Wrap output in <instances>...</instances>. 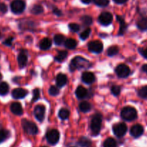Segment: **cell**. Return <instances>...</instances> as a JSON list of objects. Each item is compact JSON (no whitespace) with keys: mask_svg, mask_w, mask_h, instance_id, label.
I'll use <instances>...</instances> for the list:
<instances>
[{"mask_svg":"<svg viewBox=\"0 0 147 147\" xmlns=\"http://www.w3.org/2000/svg\"><path fill=\"white\" fill-rule=\"evenodd\" d=\"M18 64L20 68H23L26 66L27 62H28V56L25 51H22L18 55Z\"/></svg>","mask_w":147,"mask_h":147,"instance_id":"9a60e30c","label":"cell"},{"mask_svg":"<svg viewBox=\"0 0 147 147\" xmlns=\"http://www.w3.org/2000/svg\"><path fill=\"white\" fill-rule=\"evenodd\" d=\"M121 118L123 120L127 121H132L136 119L137 116V111L134 107H131V106H127L125 107L122 110H121Z\"/></svg>","mask_w":147,"mask_h":147,"instance_id":"7a4b0ae2","label":"cell"},{"mask_svg":"<svg viewBox=\"0 0 147 147\" xmlns=\"http://www.w3.org/2000/svg\"><path fill=\"white\" fill-rule=\"evenodd\" d=\"M9 136V132L6 130H0V143L3 142Z\"/></svg>","mask_w":147,"mask_h":147,"instance_id":"e575fe53","label":"cell"},{"mask_svg":"<svg viewBox=\"0 0 147 147\" xmlns=\"http://www.w3.org/2000/svg\"><path fill=\"white\" fill-rule=\"evenodd\" d=\"M82 2L84 4H86V5H88V4H90L92 2H93V0H81Z\"/></svg>","mask_w":147,"mask_h":147,"instance_id":"bcb514c9","label":"cell"},{"mask_svg":"<svg viewBox=\"0 0 147 147\" xmlns=\"http://www.w3.org/2000/svg\"><path fill=\"white\" fill-rule=\"evenodd\" d=\"M114 2L117 4H120V5H122V4L125 3V2L128 1V0H113Z\"/></svg>","mask_w":147,"mask_h":147,"instance_id":"ee69618b","label":"cell"},{"mask_svg":"<svg viewBox=\"0 0 147 147\" xmlns=\"http://www.w3.org/2000/svg\"><path fill=\"white\" fill-rule=\"evenodd\" d=\"M94 3L99 7H106L109 5V0H93Z\"/></svg>","mask_w":147,"mask_h":147,"instance_id":"836d02e7","label":"cell"},{"mask_svg":"<svg viewBox=\"0 0 147 147\" xmlns=\"http://www.w3.org/2000/svg\"><path fill=\"white\" fill-rule=\"evenodd\" d=\"M11 10L15 14H20L25 8V3L23 0H14L11 3Z\"/></svg>","mask_w":147,"mask_h":147,"instance_id":"5b68a950","label":"cell"},{"mask_svg":"<svg viewBox=\"0 0 147 147\" xmlns=\"http://www.w3.org/2000/svg\"><path fill=\"white\" fill-rule=\"evenodd\" d=\"M76 95L79 99H83L87 95V90L84 87L80 86L76 90Z\"/></svg>","mask_w":147,"mask_h":147,"instance_id":"d6986e66","label":"cell"},{"mask_svg":"<svg viewBox=\"0 0 147 147\" xmlns=\"http://www.w3.org/2000/svg\"><path fill=\"white\" fill-rule=\"evenodd\" d=\"M56 85L59 87H62L65 86L67 82V77L63 74H59L56 77Z\"/></svg>","mask_w":147,"mask_h":147,"instance_id":"e0dca14e","label":"cell"},{"mask_svg":"<svg viewBox=\"0 0 147 147\" xmlns=\"http://www.w3.org/2000/svg\"><path fill=\"white\" fill-rule=\"evenodd\" d=\"M137 27L139 30L142 31L147 30V19L141 18L137 22Z\"/></svg>","mask_w":147,"mask_h":147,"instance_id":"44dd1931","label":"cell"},{"mask_svg":"<svg viewBox=\"0 0 147 147\" xmlns=\"http://www.w3.org/2000/svg\"><path fill=\"white\" fill-rule=\"evenodd\" d=\"M67 51H61L59 52L57 55L55 57V60L57 61L58 62H62L66 59V56H67Z\"/></svg>","mask_w":147,"mask_h":147,"instance_id":"484cf974","label":"cell"},{"mask_svg":"<svg viewBox=\"0 0 147 147\" xmlns=\"http://www.w3.org/2000/svg\"><path fill=\"white\" fill-rule=\"evenodd\" d=\"M142 70L144 71L146 74H147V64L144 65V66H142Z\"/></svg>","mask_w":147,"mask_h":147,"instance_id":"7dc6e473","label":"cell"},{"mask_svg":"<svg viewBox=\"0 0 147 147\" xmlns=\"http://www.w3.org/2000/svg\"><path fill=\"white\" fill-rule=\"evenodd\" d=\"M64 44H65V46H66L67 49H75L76 46H77V43L74 39L69 38V39H67V40L65 41Z\"/></svg>","mask_w":147,"mask_h":147,"instance_id":"603a6c76","label":"cell"},{"mask_svg":"<svg viewBox=\"0 0 147 147\" xmlns=\"http://www.w3.org/2000/svg\"><path fill=\"white\" fill-rule=\"evenodd\" d=\"M117 20H118V21L119 22V23H120L119 34L123 35V32H125V30H126L127 25H126V24H125V22L124 21L123 18L122 17L118 15V16H117Z\"/></svg>","mask_w":147,"mask_h":147,"instance_id":"ffe728a7","label":"cell"},{"mask_svg":"<svg viewBox=\"0 0 147 147\" xmlns=\"http://www.w3.org/2000/svg\"><path fill=\"white\" fill-rule=\"evenodd\" d=\"M90 63L89 61L81 56H76L71 60L70 64L71 71L74 70L75 69H88L90 66Z\"/></svg>","mask_w":147,"mask_h":147,"instance_id":"6da1fadb","label":"cell"},{"mask_svg":"<svg viewBox=\"0 0 147 147\" xmlns=\"http://www.w3.org/2000/svg\"><path fill=\"white\" fill-rule=\"evenodd\" d=\"M113 131L114 134L117 137L121 138V137H123L126 134L127 125L124 123H117L115 125H114L113 127Z\"/></svg>","mask_w":147,"mask_h":147,"instance_id":"52a82bcc","label":"cell"},{"mask_svg":"<svg viewBox=\"0 0 147 147\" xmlns=\"http://www.w3.org/2000/svg\"><path fill=\"white\" fill-rule=\"evenodd\" d=\"M28 94L27 90L22 88H17L12 91V95L15 99H22L24 98Z\"/></svg>","mask_w":147,"mask_h":147,"instance_id":"5bb4252c","label":"cell"},{"mask_svg":"<svg viewBox=\"0 0 147 147\" xmlns=\"http://www.w3.org/2000/svg\"><path fill=\"white\" fill-rule=\"evenodd\" d=\"M9 92V85L7 82H2L0 84V95H5Z\"/></svg>","mask_w":147,"mask_h":147,"instance_id":"4316f807","label":"cell"},{"mask_svg":"<svg viewBox=\"0 0 147 147\" xmlns=\"http://www.w3.org/2000/svg\"><path fill=\"white\" fill-rule=\"evenodd\" d=\"M39 46H40V49H41V50H48V49H50L51 46V41L50 39L48 38H43V40L40 41Z\"/></svg>","mask_w":147,"mask_h":147,"instance_id":"ac0fdd59","label":"cell"},{"mask_svg":"<svg viewBox=\"0 0 147 147\" xmlns=\"http://www.w3.org/2000/svg\"><path fill=\"white\" fill-rule=\"evenodd\" d=\"M60 138L59 132L56 129H52L46 134V139L48 142L51 145H55L57 144Z\"/></svg>","mask_w":147,"mask_h":147,"instance_id":"8992f818","label":"cell"},{"mask_svg":"<svg viewBox=\"0 0 147 147\" xmlns=\"http://www.w3.org/2000/svg\"><path fill=\"white\" fill-rule=\"evenodd\" d=\"M88 49L90 51L95 53H99L102 51L103 45L99 40H94V41H92L89 43Z\"/></svg>","mask_w":147,"mask_h":147,"instance_id":"30bf717a","label":"cell"},{"mask_svg":"<svg viewBox=\"0 0 147 147\" xmlns=\"http://www.w3.org/2000/svg\"><path fill=\"white\" fill-rule=\"evenodd\" d=\"M113 21V15L110 12H102L101 15L99 17V22L100 24L102 25H110Z\"/></svg>","mask_w":147,"mask_h":147,"instance_id":"8fae6325","label":"cell"},{"mask_svg":"<svg viewBox=\"0 0 147 147\" xmlns=\"http://www.w3.org/2000/svg\"><path fill=\"white\" fill-rule=\"evenodd\" d=\"M118 51H119V49H118V46H111V47H110L107 49V55L110 56V57L113 56L118 53Z\"/></svg>","mask_w":147,"mask_h":147,"instance_id":"f546056e","label":"cell"},{"mask_svg":"<svg viewBox=\"0 0 147 147\" xmlns=\"http://www.w3.org/2000/svg\"><path fill=\"white\" fill-rule=\"evenodd\" d=\"M69 28H70L71 30L73 31V32H78L80 29V25H77V24H76V23L69 24Z\"/></svg>","mask_w":147,"mask_h":147,"instance_id":"f35d334b","label":"cell"},{"mask_svg":"<svg viewBox=\"0 0 147 147\" xmlns=\"http://www.w3.org/2000/svg\"><path fill=\"white\" fill-rule=\"evenodd\" d=\"M90 32H91V30H90V29H89V28L85 30H84L81 34H80V38H81L82 40H86V39L90 36Z\"/></svg>","mask_w":147,"mask_h":147,"instance_id":"d590c367","label":"cell"},{"mask_svg":"<svg viewBox=\"0 0 147 147\" xmlns=\"http://www.w3.org/2000/svg\"><path fill=\"white\" fill-rule=\"evenodd\" d=\"M22 125L24 131L25 133L30 135H35L38 134V127L36 126L34 123L31 122V121H28V120L23 119L22 121Z\"/></svg>","mask_w":147,"mask_h":147,"instance_id":"277c9868","label":"cell"},{"mask_svg":"<svg viewBox=\"0 0 147 147\" xmlns=\"http://www.w3.org/2000/svg\"><path fill=\"white\" fill-rule=\"evenodd\" d=\"M82 80L85 84H90L93 83L95 80V77H94V74L90 71H85L82 74Z\"/></svg>","mask_w":147,"mask_h":147,"instance_id":"4fadbf2b","label":"cell"},{"mask_svg":"<svg viewBox=\"0 0 147 147\" xmlns=\"http://www.w3.org/2000/svg\"><path fill=\"white\" fill-rule=\"evenodd\" d=\"M144 127L140 124H136L134 126L131 127L130 134L134 138H138L144 134Z\"/></svg>","mask_w":147,"mask_h":147,"instance_id":"7c38bea8","label":"cell"},{"mask_svg":"<svg viewBox=\"0 0 147 147\" xmlns=\"http://www.w3.org/2000/svg\"><path fill=\"white\" fill-rule=\"evenodd\" d=\"M0 12L2 13H6L7 12V7L4 3H0Z\"/></svg>","mask_w":147,"mask_h":147,"instance_id":"60d3db41","label":"cell"},{"mask_svg":"<svg viewBox=\"0 0 147 147\" xmlns=\"http://www.w3.org/2000/svg\"><path fill=\"white\" fill-rule=\"evenodd\" d=\"M111 92L115 96H118L121 93V87L117 85L113 86L111 88Z\"/></svg>","mask_w":147,"mask_h":147,"instance_id":"74e56055","label":"cell"},{"mask_svg":"<svg viewBox=\"0 0 147 147\" xmlns=\"http://www.w3.org/2000/svg\"><path fill=\"white\" fill-rule=\"evenodd\" d=\"M59 93V89L57 88L55 86H51L49 89V94L52 96H56L58 95Z\"/></svg>","mask_w":147,"mask_h":147,"instance_id":"8d00e7d4","label":"cell"},{"mask_svg":"<svg viewBox=\"0 0 147 147\" xmlns=\"http://www.w3.org/2000/svg\"><path fill=\"white\" fill-rule=\"evenodd\" d=\"M45 113H46V107L43 105H38L35 107L34 110V115L38 121L41 122L45 118Z\"/></svg>","mask_w":147,"mask_h":147,"instance_id":"9c48e42d","label":"cell"},{"mask_svg":"<svg viewBox=\"0 0 147 147\" xmlns=\"http://www.w3.org/2000/svg\"><path fill=\"white\" fill-rule=\"evenodd\" d=\"M53 12H54V13L56 14L57 16H60V15H61V12L59 9H58L57 8H56V9H54V10H53Z\"/></svg>","mask_w":147,"mask_h":147,"instance_id":"f6af8a7d","label":"cell"},{"mask_svg":"<svg viewBox=\"0 0 147 147\" xmlns=\"http://www.w3.org/2000/svg\"><path fill=\"white\" fill-rule=\"evenodd\" d=\"M10 110L12 113L17 115H20L23 113L22 105L19 102H13L10 106Z\"/></svg>","mask_w":147,"mask_h":147,"instance_id":"2e32d148","label":"cell"},{"mask_svg":"<svg viewBox=\"0 0 147 147\" xmlns=\"http://www.w3.org/2000/svg\"><path fill=\"white\" fill-rule=\"evenodd\" d=\"M139 53L144 58L147 59V48H146V49H139Z\"/></svg>","mask_w":147,"mask_h":147,"instance_id":"b9f144b4","label":"cell"},{"mask_svg":"<svg viewBox=\"0 0 147 147\" xmlns=\"http://www.w3.org/2000/svg\"><path fill=\"white\" fill-rule=\"evenodd\" d=\"M138 95L141 98L147 99V86L143 87L138 91Z\"/></svg>","mask_w":147,"mask_h":147,"instance_id":"1f68e13d","label":"cell"},{"mask_svg":"<svg viewBox=\"0 0 147 147\" xmlns=\"http://www.w3.org/2000/svg\"><path fill=\"white\" fill-rule=\"evenodd\" d=\"M79 144L81 147H89L92 144V142L87 137H82L79 140Z\"/></svg>","mask_w":147,"mask_h":147,"instance_id":"d4e9b609","label":"cell"},{"mask_svg":"<svg viewBox=\"0 0 147 147\" xmlns=\"http://www.w3.org/2000/svg\"><path fill=\"white\" fill-rule=\"evenodd\" d=\"M41 147H46V146H41Z\"/></svg>","mask_w":147,"mask_h":147,"instance_id":"681fc988","label":"cell"},{"mask_svg":"<svg viewBox=\"0 0 147 147\" xmlns=\"http://www.w3.org/2000/svg\"><path fill=\"white\" fill-rule=\"evenodd\" d=\"M40 97V90L38 89H35L33 90V97H32V101L35 102L38 100Z\"/></svg>","mask_w":147,"mask_h":147,"instance_id":"ab89813d","label":"cell"},{"mask_svg":"<svg viewBox=\"0 0 147 147\" xmlns=\"http://www.w3.org/2000/svg\"><path fill=\"white\" fill-rule=\"evenodd\" d=\"M12 40H13V38H9L7 39L6 40H5V42H4V44L6 45V46H10L11 45H12Z\"/></svg>","mask_w":147,"mask_h":147,"instance_id":"7bdbcfd3","label":"cell"},{"mask_svg":"<svg viewBox=\"0 0 147 147\" xmlns=\"http://www.w3.org/2000/svg\"><path fill=\"white\" fill-rule=\"evenodd\" d=\"M81 20L82 22V23L86 25H90L92 23V17L88 16V15L83 16L82 18H81Z\"/></svg>","mask_w":147,"mask_h":147,"instance_id":"d6a6232c","label":"cell"},{"mask_svg":"<svg viewBox=\"0 0 147 147\" xmlns=\"http://www.w3.org/2000/svg\"><path fill=\"white\" fill-rule=\"evenodd\" d=\"M103 147H117V143L113 138H108L103 143Z\"/></svg>","mask_w":147,"mask_h":147,"instance_id":"7402d4cb","label":"cell"},{"mask_svg":"<svg viewBox=\"0 0 147 147\" xmlns=\"http://www.w3.org/2000/svg\"><path fill=\"white\" fill-rule=\"evenodd\" d=\"M64 36L61 34H58L54 36V42L58 46H61L64 42Z\"/></svg>","mask_w":147,"mask_h":147,"instance_id":"4dcf8cb0","label":"cell"},{"mask_svg":"<svg viewBox=\"0 0 147 147\" xmlns=\"http://www.w3.org/2000/svg\"><path fill=\"white\" fill-rule=\"evenodd\" d=\"M1 78H2V75H1V74H0V80H1Z\"/></svg>","mask_w":147,"mask_h":147,"instance_id":"c3c4849f","label":"cell"},{"mask_svg":"<svg viewBox=\"0 0 147 147\" xmlns=\"http://www.w3.org/2000/svg\"><path fill=\"white\" fill-rule=\"evenodd\" d=\"M69 115H70V112H69L67 109L65 108L61 109L60 111H59V116L61 120L67 119L69 117Z\"/></svg>","mask_w":147,"mask_h":147,"instance_id":"83f0119b","label":"cell"},{"mask_svg":"<svg viewBox=\"0 0 147 147\" xmlns=\"http://www.w3.org/2000/svg\"><path fill=\"white\" fill-rule=\"evenodd\" d=\"M80 110H81L82 112L83 113H87L89 112L90 110H91V105H90V104L89 102H81L80 104Z\"/></svg>","mask_w":147,"mask_h":147,"instance_id":"cb8c5ba5","label":"cell"},{"mask_svg":"<svg viewBox=\"0 0 147 147\" xmlns=\"http://www.w3.org/2000/svg\"><path fill=\"white\" fill-rule=\"evenodd\" d=\"M43 12V8L41 5H35L31 9V12L32 14H35V15H39V14H41Z\"/></svg>","mask_w":147,"mask_h":147,"instance_id":"f1b7e54d","label":"cell"},{"mask_svg":"<svg viewBox=\"0 0 147 147\" xmlns=\"http://www.w3.org/2000/svg\"><path fill=\"white\" fill-rule=\"evenodd\" d=\"M102 123V116L100 114H95L92 119L91 124H90V128H91L92 133L94 136L98 135L101 129Z\"/></svg>","mask_w":147,"mask_h":147,"instance_id":"3957f363","label":"cell"},{"mask_svg":"<svg viewBox=\"0 0 147 147\" xmlns=\"http://www.w3.org/2000/svg\"><path fill=\"white\" fill-rule=\"evenodd\" d=\"M115 72H116L117 75L121 78H125L128 77L131 73L130 69L128 66L125 64H120L115 69Z\"/></svg>","mask_w":147,"mask_h":147,"instance_id":"ba28073f","label":"cell"}]
</instances>
